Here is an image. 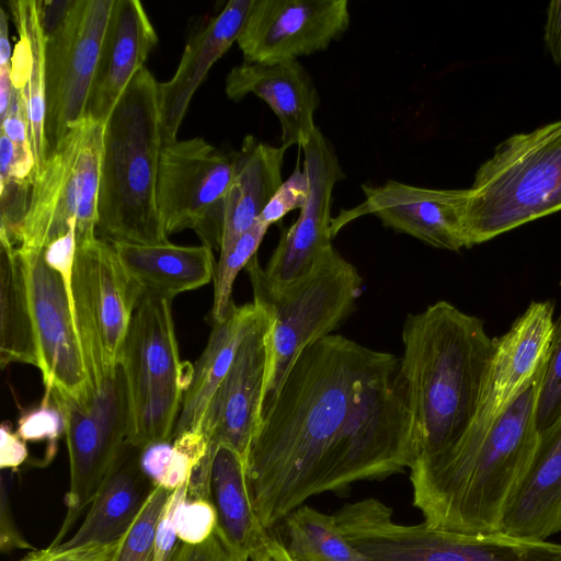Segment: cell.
<instances>
[{
  "mask_svg": "<svg viewBox=\"0 0 561 561\" xmlns=\"http://www.w3.org/2000/svg\"><path fill=\"white\" fill-rule=\"evenodd\" d=\"M11 46L9 41V20L4 9L0 8V67H11Z\"/></svg>",
  "mask_w": 561,
  "mask_h": 561,
  "instance_id": "f6af8a7d",
  "label": "cell"
},
{
  "mask_svg": "<svg viewBox=\"0 0 561 561\" xmlns=\"http://www.w3.org/2000/svg\"><path fill=\"white\" fill-rule=\"evenodd\" d=\"M129 276L146 293L167 299L214 278L216 263L207 245L113 243Z\"/></svg>",
  "mask_w": 561,
  "mask_h": 561,
  "instance_id": "4316f807",
  "label": "cell"
},
{
  "mask_svg": "<svg viewBox=\"0 0 561 561\" xmlns=\"http://www.w3.org/2000/svg\"><path fill=\"white\" fill-rule=\"evenodd\" d=\"M416 457L399 358L330 334L299 355L263 409L247 471L271 530L309 497L403 472Z\"/></svg>",
  "mask_w": 561,
  "mask_h": 561,
  "instance_id": "6da1fadb",
  "label": "cell"
},
{
  "mask_svg": "<svg viewBox=\"0 0 561 561\" xmlns=\"http://www.w3.org/2000/svg\"><path fill=\"white\" fill-rule=\"evenodd\" d=\"M554 304L533 301L496 340L479 408L462 435L482 437L546 364L553 334Z\"/></svg>",
  "mask_w": 561,
  "mask_h": 561,
  "instance_id": "ac0fdd59",
  "label": "cell"
},
{
  "mask_svg": "<svg viewBox=\"0 0 561 561\" xmlns=\"http://www.w3.org/2000/svg\"><path fill=\"white\" fill-rule=\"evenodd\" d=\"M282 524L291 561H369L344 537L334 514L304 504Z\"/></svg>",
  "mask_w": 561,
  "mask_h": 561,
  "instance_id": "4dcf8cb0",
  "label": "cell"
},
{
  "mask_svg": "<svg viewBox=\"0 0 561 561\" xmlns=\"http://www.w3.org/2000/svg\"><path fill=\"white\" fill-rule=\"evenodd\" d=\"M286 150L284 146L274 147L248 135L234 151V174L225 199L219 251L228 249L257 221L283 183Z\"/></svg>",
  "mask_w": 561,
  "mask_h": 561,
  "instance_id": "d4e9b609",
  "label": "cell"
},
{
  "mask_svg": "<svg viewBox=\"0 0 561 561\" xmlns=\"http://www.w3.org/2000/svg\"><path fill=\"white\" fill-rule=\"evenodd\" d=\"M119 540L110 545H83L71 548L47 547L33 550L21 561H104L113 556Z\"/></svg>",
  "mask_w": 561,
  "mask_h": 561,
  "instance_id": "f35d334b",
  "label": "cell"
},
{
  "mask_svg": "<svg viewBox=\"0 0 561 561\" xmlns=\"http://www.w3.org/2000/svg\"><path fill=\"white\" fill-rule=\"evenodd\" d=\"M114 0H70L62 20L45 33L46 137L49 151L87 116Z\"/></svg>",
  "mask_w": 561,
  "mask_h": 561,
  "instance_id": "4fadbf2b",
  "label": "cell"
},
{
  "mask_svg": "<svg viewBox=\"0 0 561 561\" xmlns=\"http://www.w3.org/2000/svg\"><path fill=\"white\" fill-rule=\"evenodd\" d=\"M253 0H230L190 37L173 77L158 83L162 144L176 140L190 102L210 68L237 42Z\"/></svg>",
  "mask_w": 561,
  "mask_h": 561,
  "instance_id": "44dd1931",
  "label": "cell"
},
{
  "mask_svg": "<svg viewBox=\"0 0 561 561\" xmlns=\"http://www.w3.org/2000/svg\"><path fill=\"white\" fill-rule=\"evenodd\" d=\"M301 148L309 196L264 267L271 278L284 282L309 273L332 245V194L335 184L345 176L331 142L319 127Z\"/></svg>",
  "mask_w": 561,
  "mask_h": 561,
  "instance_id": "d6986e66",
  "label": "cell"
},
{
  "mask_svg": "<svg viewBox=\"0 0 561 561\" xmlns=\"http://www.w3.org/2000/svg\"><path fill=\"white\" fill-rule=\"evenodd\" d=\"M561 210V119L514 134L476 172L468 248Z\"/></svg>",
  "mask_w": 561,
  "mask_h": 561,
  "instance_id": "5b68a950",
  "label": "cell"
},
{
  "mask_svg": "<svg viewBox=\"0 0 561 561\" xmlns=\"http://www.w3.org/2000/svg\"><path fill=\"white\" fill-rule=\"evenodd\" d=\"M546 48L556 65L561 64V0L549 3L543 35Z\"/></svg>",
  "mask_w": 561,
  "mask_h": 561,
  "instance_id": "b9f144b4",
  "label": "cell"
},
{
  "mask_svg": "<svg viewBox=\"0 0 561 561\" xmlns=\"http://www.w3.org/2000/svg\"><path fill=\"white\" fill-rule=\"evenodd\" d=\"M250 561H291L283 541L272 536Z\"/></svg>",
  "mask_w": 561,
  "mask_h": 561,
  "instance_id": "7bdbcfd3",
  "label": "cell"
},
{
  "mask_svg": "<svg viewBox=\"0 0 561 561\" xmlns=\"http://www.w3.org/2000/svg\"><path fill=\"white\" fill-rule=\"evenodd\" d=\"M16 433L25 442L47 439L50 444L65 433L64 414L49 392L44 393L38 404L21 413Z\"/></svg>",
  "mask_w": 561,
  "mask_h": 561,
  "instance_id": "e575fe53",
  "label": "cell"
},
{
  "mask_svg": "<svg viewBox=\"0 0 561 561\" xmlns=\"http://www.w3.org/2000/svg\"><path fill=\"white\" fill-rule=\"evenodd\" d=\"M334 516L369 561H561V543L397 523L392 508L375 497L347 503Z\"/></svg>",
  "mask_w": 561,
  "mask_h": 561,
  "instance_id": "ba28073f",
  "label": "cell"
},
{
  "mask_svg": "<svg viewBox=\"0 0 561 561\" xmlns=\"http://www.w3.org/2000/svg\"><path fill=\"white\" fill-rule=\"evenodd\" d=\"M171 301L144 291L121 360L128 407L127 442L145 448L173 440L193 365L181 362Z\"/></svg>",
  "mask_w": 561,
  "mask_h": 561,
  "instance_id": "52a82bcc",
  "label": "cell"
},
{
  "mask_svg": "<svg viewBox=\"0 0 561 561\" xmlns=\"http://www.w3.org/2000/svg\"><path fill=\"white\" fill-rule=\"evenodd\" d=\"M158 83L142 67L104 123L96 234L111 243L169 242L157 207Z\"/></svg>",
  "mask_w": 561,
  "mask_h": 561,
  "instance_id": "277c9868",
  "label": "cell"
},
{
  "mask_svg": "<svg viewBox=\"0 0 561 561\" xmlns=\"http://www.w3.org/2000/svg\"><path fill=\"white\" fill-rule=\"evenodd\" d=\"M13 363L41 366L25 260L0 240V366Z\"/></svg>",
  "mask_w": 561,
  "mask_h": 561,
  "instance_id": "f1b7e54d",
  "label": "cell"
},
{
  "mask_svg": "<svg viewBox=\"0 0 561 561\" xmlns=\"http://www.w3.org/2000/svg\"><path fill=\"white\" fill-rule=\"evenodd\" d=\"M226 94L239 101L248 94L263 100L274 112L282 128V146L302 147L317 128L314 113L320 96L313 80L298 60L274 64L243 62L226 78Z\"/></svg>",
  "mask_w": 561,
  "mask_h": 561,
  "instance_id": "ffe728a7",
  "label": "cell"
},
{
  "mask_svg": "<svg viewBox=\"0 0 561 561\" xmlns=\"http://www.w3.org/2000/svg\"><path fill=\"white\" fill-rule=\"evenodd\" d=\"M209 500L216 527L233 548L250 559L272 537L261 523L252 501L247 463L227 444L209 445Z\"/></svg>",
  "mask_w": 561,
  "mask_h": 561,
  "instance_id": "484cf974",
  "label": "cell"
},
{
  "mask_svg": "<svg viewBox=\"0 0 561 561\" xmlns=\"http://www.w3.org/2000/svg\"><path fill=\"white\" fill-rule=\"evenodd\" d=\"M76 249V227L71 228L68 233L55 240L44 249V259L46 263L60 275L72 306V276Z\"/></svg>",
  "mask_w": 561,
  "mask_h": 561,
  "instance_id": "74e56055",
  "label": "cell"
},
{
  "mask_svg": "<svg viewBox=\"0 0 561 561\" xmlns=\"http://www.w3.org/2000/svg\"><path fill=\"white\" fill-rule=\"evenodd\" d=\"M104 124L72 125L34 176L21 231L22 250L42 251L76 227L77 244L96 236Z\"/></svg>",
  "mask_w": 561,
  "mask_h": 561,
  "instance_id": "9c48e42d",
  "label": "cell"
},
{
  "mask_svg": "<svg viewBox=\"0 0 561 561\" xmlns=\"http://www.w3.org/2000/svg\"><path fill=\"white\" fill-rule=\"evenodd\" d=\"M115 551H116V550H115ZM114 553H115V552H114ZM114 553H113V554H114ZM112 557H113V556H111L110 558L105 559L104 561H111V560H112Z\"/></svg>",
  "mask_w": 561,
  "mask_h": 561,
  "instance_id": "bcb514c9",
  "label": "cell"
},
{
  "mask_svg": "<svg viewBox=\"0 0 561 561\" xmlns=\"http://www.w3.org/2000/svg\"><path fill=\"white\" fill-rule=\"evenodd\" d=\"M348 25L347 0H253L237 44L244 62L297 60L327 49Z\"/></svg>",
  "mask_w": 561,
  "mask_h": 561,
  "instance_id": "5bb4252c",
  "label": "cell"
},
{
  "mask_svg": "<svg viewBox=\"0 0 561 561\" xmlns=\"http://www.w3.org/2000/svg\"><path fill=\"white\" fill-rule=\"evenodd\" d=\"M365 199L332 219L334 237L346 224L374 215L397 232L407 233L443 250L468 248L466 214L469 188L437 190L389 180L380 185L363 184Z\"/></svg>",
  "mask_w": 561,
  "mask_h": 561,
  "instance_id": "9a60e30c",
  "label": "cell"
},
{
  "mask_svg": "<svg viewBox=\"0 0 561 561\" xmlns=\"http://www.w3.org/2000/svg\"><path fill=\"white\" fill-rule=\"evenodd\" d=\"M14 85L12 81V68L0 67V119L2 121L9 110Z\"/></svg>",
  "mask_w": 561,
  "mask_h": 561,
  "instance_id": "ee69618b",
  "label": "cell"
},
{
  "mask_svg": "<svg viewBox=\"0 0 561 561\" xmlns=\"http://www.w3.org/2000/svg\"><path fill=\"white\" fill-rule=\"evenodd\" d=\"M51 399L65 417L70 482L65 495L66 516L48 547H57L91 504L116 461L128 434V407L121 365L116 374L79 401L51 389Z\"/></svg>",
  "mask_w": 561,
  "mask_h": 561,
  "instance_id": "8fae6325",
  "label": "cell"
},
{
  "mask_svg": "<svg viewBox=\"0 0 561 561\" xmlns=\"http://www.w3.org/2000/svg\"><path fill=\"white\" fill-rule=\"evenodd\" d=\"M561 530V417L539 432V444L523 483L503 517L500 531L546 540Z\"/></svg>",
  "mask_w": 561,
  "mask_h": 561,
  "instance_id": "cb8c5ba5",
  "label": "cell"
},
{
  "mask_svg": "<svg viewBox=\"0 0 561 561\" xmlns=\"http://www.w3.org/2000/svg\"><path fill=\"white\" fill-rule=\"evenodd\" d=\"M27 457V448L18 433L13 432L9 422L0 427V467L9 469L20 466Z\"/></svg>",
  "mask_w": 561,
  "mask_h": 561,
  "instance_id": "60d3db41",
  "label": "cell"
},
{
  "mask_svg": "<svg viewBox=\"0 0 561 561\" xmlns=\"http://www.w3.org/2000/svg\"><path fill=\"white\" fill-rule=\"evenodd\" d=\"M19 248V247H18ZM45 391L55 389L83 401L92 392L75 323V309L60 275L44 250H22Z\"/></svg>",
  "mask_w": 561,
  "mask_h": 561,
  "instance_id": "2e32d148",
  "label": "cell"
},
{
  "mask_svg": "<svg viewBox=\"0 0 561 561\" xmlns=\"http://www.w3.org/2000/svg\"><path fill=\"white\" fill-rule=\"evenodd\" d=\"M11 476L2 469L0 495V547L2 552L14 549H31L34 547L16 528L10 505Z\"/></svg>",
  "mask_w": 561,
  "mask_h": 561,
  "instance_id": "ab89813d",
  "label": "cell"
},
{
  "mask_svg": "<svg viewBox=\"0 0 561 561\" xmlns=\"http://www.w3.org/2000/svg\"><path fill=\"white\" fill-rule=\"evenodd\" d=\"M141 450L125 443L93 497L81 526L71 538L57 547L110 545L127 533L156 486L142 469Z\"/></svg>",
  "mask_w": 561,
  "mask_h": 561,
  "instance_id": "603a6c76",
  "label": "cell"
},
{
  "mask_svg": "<svg viewBox=\"0 0 561 561\" xmlns=\"http://www.w3.org/2000/svg\"><path fill=\"white\" fill-rule=\"evenodd\" d=\"M8 5L26 53L24 65L12 71V77L23 76L13 85L22 91L25 100L30 140L35 160V176L49 154L46 137V36L41 24L37 1L10 0Z\"/></svg>",
  "mask_w": 561,
  "mask_h": 561,
  "instance_id": "f546056e",
  "label": "cell"
},
{
  "mask_svg": "<svg viewBox=\"0 0 561 561\" xmlns=\"http://www.w3.org/2000/svg\"><path fill=\"white\" fill-rule=\"evenodd\" d=\"M142 294L113 243L95 238L77 244L72 276L75 323L91 390L116 374Z\"/></svg>",
  "mask_w": 561,
  "mask_h": 561,
  "instance_id": "30bf717a",
  "label": "cell"
},
{
  "mask_svg": "<svg viewBox=\"0 0 561 561\" xmlns=\"http://www.w3.org/2000/svg\"><path fill=\"white\" fill-rule=\"evenodd\" d=\"M561 417V313L554 320L553 334L536 407L539 432Z\"/></svg>",
  "mask_w": 561,
  "mask_h": 561,
  "instance_id": "836d02e7",
  "label": "cell"
},
{
  "mask_svg": "<svg viewBox=\"0 0 561 561\" xmlns=\"http://www.w3.org/2000/svg\"><path fill=\"white\" fill-rule=\"evenodd\" d=\"M261 308L254 302L233 305L227 319L213 324L205 350L194 363L192 378L184 392L174 437L190 430H198L206 410L226 377L238 346L253 324Z\"/></svg>",
  "mask_w": 561,
  "mask_h": 561,
  "instance_id": "83f0119b",
  "label": "cell"
},
{
  "mask_svg": "<svg viewBox=\"0 0 561 561\" xmlns=\"http://www.w3.org/2000/svg\"><path fill=\"white\" fill-rule=\"evenodd\" d=\"M270 226L257 220L228 249L219 251V261L214 274V301L210 311L211 323L227 319L234 302L232 287L239 272L256 255L257 249Z\"/></svg>",
  "mask_w": 561,
  "mask_h": 561,
  "instance_id": "1f68e13d",
  "label": "cell"
},
{
  "mask_svg": "<svg viewBox=\"0 0 561 561\" xmlns=\"http://www.w3.org/2000/svg\"><path fill=\"white\" fill-rule=\"evenodd\" d=\"M253 302L271 319V362L264 405L299 355L331 334L353 312L363 278L333 245L312 270L291 280L271 278L254 255L244 267Z\"/></svg>",
  "mask_w": 561,
  "mask_h": 561,
  "instance_id": "8992f818",
  "label": "cell"
},
{
  "mask_svg": "<svg viewBox=\"0 0 561 561\" xmlns=\"http://www.w3.org/2000/svg\"><path fill=\"white\" fill-rule=\"evenodd\" d=\"M545 367L486 435L461 436L409 468L412 504L425 525L460 534L500 533L538 448L536 407Z\"/></svg>",
  "mask_w": 561,
  "mask_h": 561,
  "instance_id": "7a4b0ae2",
  "label": "cell"
},
{
  "mask_svg": "<svg viewBox=\"0 0 561 561\" xmlns=\"http://www.w3.org/2000/svg\"><path fill=\"white\" fill-rule=\"evenodd\" d=\"M271 328V319L261 308L198 427L209 445L231 446L245 463L262 421L270 374Z\"/></svg>",
  "mask_w": 561,
  "mask_h": 561,
  "instance_id": "e0dca14e",
  "label": "cell"
},
{
  "mask_svg": "<svg viewBox=\"0 0 561 561\" xmlns=\"http://www.w3.org/2000/svg\"><path fill=\"white\" fill-rule=\"evenodd\" d=\"M157 44V33L141 2L114 0L87 105L88 117L106 122Z\"/></svg>",
  "mask_w": 561,
  "mask_h": 561,
  "instance_id": "7402d4cb",
  "label": "cell"
},
{
  "mask_svg": "<svg viewBox=\"0 0 561 561\" xmlns=\"http://www.w3.org/2000/svg\"><path fill=\"white\" fill-rule=\"evenodd\" d=\"M309 196V179L299 165L280 184L257 220L271 226L280 221L288 213L301 209Z\"/></svg>",
  "mask_w": 561,
  "mask_h": 561,
  "instance_id": "d590c367",
  "label": "cell"
},
{
  "mask_svg": "<svg viewBox=\"0 0 561 561\" xmlns=\"http://www.w3.org/2000/svg\"><path fill=\"white\" fill-rule=\"evenodd\" d=\"M496 340L486 333L483 320L445 300L407 317L399 371L412 416L416 459L442 450L469 427Z\"/></svg>",
  "mask_w": 561,
  "mask_h": 561,
  "instance_id": "3957f363",
  "label": "cell"
},
{
  "mask_svg": "<svg viewBox=\"0 0 561 561\" xmlns=\"http://www.w3.org/2000/svg\"><path fill=\"white\" fill-rule=\"evenodd\" d=\"M173 491L156 484L136 520L121 538L111 561H160L157 533Z\"/></svg>",
  "mask_w": 561,
  "mask_h": 561,
  "instance_id": "d6a6232c",
  "label": "cell"
},
{
  "mask_svg": "<svg viewBox=\"0 0 561 561\" xmlns=\"http://www.w3.org/2000/svg\"><path fill=\"white\" fill-rule=\"evenodd\" d=\"M167 561H249L222 537L217 527L196 542L179 540Z\"/></svg>",
  "mask_w": 561,
  "mask_h": 561,
  "instance_id": "8d00e7d4",
  "label": "cell"
},
{
  "mask_svg": "<svg viewBox=\"0 0 561 561\" xmlns=\"http://www.w3.org/2000/svg\"><path fill=\"white\" fill-rule=\"evenodd\" d=\"M234 174V152L203 138L162 144L157 207L168 237L194 230L204 245L220 250L225 199Z\"/></svg>",
  "mask_w": 561,
  "mask_h": 561,
  "instance_id": "7c38bea8",
  "label": "cell"
}]
</instances>
